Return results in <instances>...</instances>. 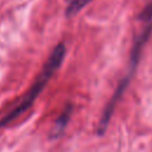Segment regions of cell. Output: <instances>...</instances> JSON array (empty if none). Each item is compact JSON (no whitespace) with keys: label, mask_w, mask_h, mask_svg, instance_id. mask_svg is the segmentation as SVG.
Returning <instances> with one entry per match:
<instances>
[{"label":"cell","mask_w":152,"mask_h":152,"mask_svg":"<svg viewBox=\"0 0 152 152\" xmlns=\"http://www.w3.org/2000/svg\"><path fill=\"white\" fill-rule=\"evenodd\" d=\"M138 18H139V20H142L146 23H150L152 20V1L142 8V11L139 13Z\"/></svg>","instance_id":"cell-5"},{"label":"cell","mask_w":152,"mask_h":152,"mask_svg":"<svg viewBox=\"0 0 152 152\" xmlns=\"http://www.w3.org/2000/svg\"><path fill=\"white\" fill-rule=\"evenodd\" d=\"M90 0H66V7H65V14L66 17H72L77 14L82 8L86 7V5Z\"/></svg>","instance_id":"cell-4"},{"label":"cell","mask_w":152,"mask_h":152,"mask_svg":"<svg viewBox=\"0 0 152 152\" xmlns=\"http://www.w3.org/2000/svg\"><path fill=\"white\" fill-rule=\"evenodd\" d=\"M70 116H71V106H68V107L64 108V110L59 114V116L53 122V126H52L51 132H50V135H51L52 139H56V138L62 135L65 127L68 126Z\"/></svg>","instance_id":"cell-3"},{"label":"cell","mask_w":152,"mask_h":152,"mask_svg":"<svg viewBox=\"0 0 152 152\" xmlns=\"http://www.w3.org/2000/svg\"><path fill=\"white\" fill-rule=\"evenodd\" d=\"M134 70H135L134 66H129L128 72L125 75L124 78L120 80V82H119V84H118L115 91L113 93V95H112L109 102L107 103L106 108L103 109L102 115H101L100 121H99V127H97V134H99V135H102V134L106 132V129H107V127H108V124H109V120H110V118H112V114H113V112H114V109H115V106L118 104L119 100H120L121 96L124 95V93H125V90H126V88H127V86H128V83H129V80H131V77H132V75H133V72H134Z\"/></svg>","instance_id":"cell-2"},{"label":"cell","mask_w":152,"mask_h":152,"mask_svg":"<svg viewBox=\"0 0 152 152\" xmlns=\"http://www.w3.org/2000/svg\"><path fill=\"white\" fill-rule=\"evenodd\" d=\"M65 51H66L65 45L63 43H59L53 48L52 52L50 53L46 62L44 63L39 75L34 80L33 84L24 94L23 99L17 103V106L13 107L7 114H5L0 119V127H5L8 124H11L12 121H14L15 119H18L20 115H23L33 104V102L36 101V99L38 97L40 91L44 89V87L46 86L49 80L52 77V75L61 66V64H62V62L64 61V57H65Z\"/></svg>","instance_id":"cell-1"}]
</instances>
